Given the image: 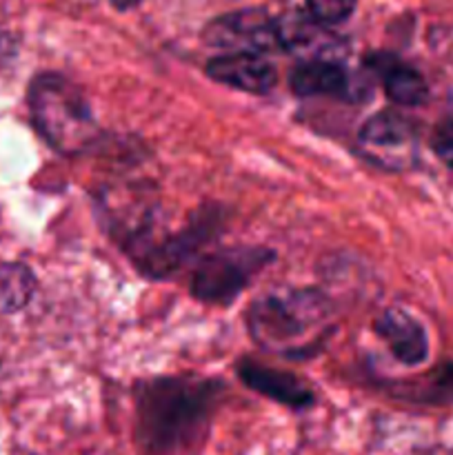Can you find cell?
Returning <instances> with one entry per match:
<instances>
[{
  "label": "cell",
  "mask_w": 453,
  "mask_h": 455,
  "mask_svg": "<svg viewBox=\"0 0 453 455\" xmlns=\"http://www.w3.org/2000/svg\"><path fill=\"white\" fill-rule=\"evenodd\" d=\"M222 385L198 376H167L136 387V435L151 453L187 447L207 427Z\"/></svg>",
  "instance_id": "cell-1"
},
{
  "label": "cell",
  "mask_w": 453,
  "mask_h": 455,
  "mask_svg": "<svg viewBox=\"0 0 453 455\" xmlns=\"http://www.w3.org/2000/svg\"><path fill=\"white\" fill-rule=\"evenodd\" d=\"M247 329L260 349L289 360L311 358L333 336V311L315 289H275L258 298Z\"/></svg>",
  "instance_id": "cell-2"
},
{
  "label": "cell",
  "mask_w": 453,
  "mask_h": 455,
  "mask_svg": "<svg viewBox=\"0 0 453 455\" xmlns=\"http://www.w3.org/2000/svg\"><path fill=\"white\" fill-rule=\"evenodd\" d=\"M27 102L38 133L58 154L83 156L100 142V129L87 98L65 76H36Z\"/></svg>",
  "instance_id": "cell-3"
},
{
  "label": "cell",
  "mask_w": 453,
  "mask_h": 455,
  "mask_svg": "<svg viewBox=\"0 0 453 455\" xmlns=\"http://www.w3.org/2000/svg\"><path fill=\"white\" fill-rule=\"evenodd\" d=\"M220 231V213L213 209H200L194 213L191 222L176 234H147L127 249L133 265L147 278H169L176 274L189 258L198 253L207 240Z\"/></svg>",
  "instance_id": "cell-4"
},
{
  "label": "cell",
  "mask_w": 453,
  "mask_h": 455,
  "mask_svg": "<svg viewBox=\"0 0 453 455\" xmlns=\"http://www.w3.org/2000/svg\"><path fill=\"white\" fill-rule=\"evenodd\" d=\"M274 258L265 247L220 249L203 258L191 278V293L200 302L229 305Z\"/></svg>",
  "instance_id": "cell-5"
},
{
  "label": "cell",
  "mask_w": 453,
  "mask_h": 455,
  "mask_svg": "<svg viewBox=\"0 0 453 455\" xmlns=\"http://www.w3.org/2000/svg\"><path fill=\"white\" fill-rule=\"evenodd\" d=\"M358 149L386 172H409L417 163V133L404 116L378 111L360 127Z\"/></svg>",
  "instance_id": "cell-6"
},
{
  "label": "cell",
  "mask_w": 453,
  "mask_h": 455,
  "mask_svg": "<svg viewBox=\"0 0 453 455\" xmlns=\"http://www.w3.org/2000/svg\"><path fill=\"white\" fill-rule=\"evenodd\" d=\"M209 47L226 53H269L280 49L275 20L262 9H240L213 18L203 31Z\"/></svg>",
  "instance_id": "cell-7"
},
{
  "label": "cell",
  "mask_w": 453,
  "mask_h": 455,
  "mask_svg": "<svg viewBox=\"0 0 453 455\" xmlns=\"http://www.w3.org/2000/svg\"><path fill=\"white\" fill-rule=\"evenodd\" d=\"M280 49L305 60H336L340 49L345 47L336 34L327 29L322 22L309 16V12L293 9L275 20Z\"/></svg>",
  "instance_id": "cell-8"
},
{
  "label": "cell",
  "mask_w": 453,
  "mask_h": 455,
  "mask_svg": "<svg viewBox=\"0 0 453 455\" xmlns=\"http://www.w3.org/2000/svg\"><path fill=\"white\" fill-rule=\"evenodd\" d=\"M207 76L240 92L269 93L278 83L275 67L258 53H225L207 62Z\"/></svg>",
  "instance_id": "cell-9"
},
{
  "label": "cell",
  "mask_w": 453,
  "mask_h": 455,
  "mask_svg": "<svg viewBox=\"0 0 453 455\" xmlns=\"http://www.w3.org/2000/svg\"><path fill=\"white\" fill-rule=\"evenodd\" d=\"M380 340L389 347L391 355L407 367H417L429 354V338L425 327L409 311L391 307L378 315L373 324Z\"/></svg>",
  "instance_id": "cell-10"
},
{
  "label": "cell",
  "mask_w": 453,
  "mask_h": 455,
  "mask_svg": "<svg viewBox=\"0 0 453 455\" xmlns=\"http://www.w3.org/2000/svg\"><path fill=\"white\" fill-rule=\"evenodd\" d=\"M238 376L253 391L287 407L305 409L314 403V391L309 389V385L289 371H278L256 360H240Z\"/></svg>",
  "instance_id": "cell-11"
},
{
  "label": "cell",
  "mask_w": 453,
  "mask_h": 455,
  "mask_svg": "<svg viewBox=\"0 0 453 455\" xmlns=\"http://www.w3.org/2000/svg\"><path fill=\"white\" fill-rule=\"evenodd\" d=\"M367 65L380 76L386 96L395 105L417 107L429 98V84H426L425 76L400 58L391 56V53H376V56L367 58Z\"/></svg>",
  "instance_id": "cell-12"
},
{
  "label": "cell",
  "mask_w": 453,
  "mask_h": 455,
  "mask_svg": "<svg viewBox=\"0 0 453 455\" xmlns=\"http://www.w3.org/2000/svg\"><path fill=\"white\" fill-rule=\"evenodd\" d=\"M289 84L296 96H351V78L338 60H305L291 71Z\"/></svg>",
  "instance_id": "cell-13"
},
{
  "label": "cell",
  "mask_w": 453,
  "mask_h": 455,
  "mask_svg": "<svg viewBox=\"0 0 453 455\" xmlns=\"http://www.w3.org/2000/svg\"><path fill=\"white\" fill-rule=\"evenodd\" d=\"M34 293L36 278L29 267L20 265V262L0 265V318L25 309Z\"/></svg>",
  "instance_id": "cell-14"
},
{
  "label": "cell",
  "mask_w": 453,
  "mask_h": 455,
  "mask_svg": "<svg viewBox=\"0 0 453 455\" xmlns=\"http://www.w3.org/2000/svg\"><path fill=\"white\" fill-rule=\"evenodd\" d=\"M355 0H306V12L324 27L340 25L354 13Z\"/></svg>",
  "instance_id": "cell-15"
},
{
  "label": "cell",
  "mask_w": 453,
  "mask_h": 455,
  "mask_svg": "<svg viewBox=\"0 0 453 455\" xmlns=\"http://www.w3.org/2000/svg\"><path fill=\"white\" fill-rule=\"evenodd\" d=\"M431 149L449 169H453V118L435 124L431 133Z\"/></svg>",
  "instance_id": "cell-16"
},
{
  "label": "cell",
  "mask_w": 453,
  "mask_h": 455,
  "mask_svg": "<svg viewBox=\"0 0 453 455\" xmlns=\"http://www.w3.org/2000/svg\"><path fill=\"white\" fill-rule=\"evenodd\" d=\"M142 0H111V4H114L115 9H120V12H127V9H133L138 7Z\"/></svg>",
  "instance_id": "cell-17"
}]
</instances>
